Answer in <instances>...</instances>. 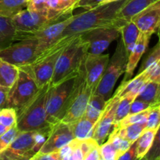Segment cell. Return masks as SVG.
Wrapping results in <instances>:
<instances>
[{"label":"cell","instance_id":"15","mask_svg":"<svg viewBox=\"0 0 160 160\" xmlns=\"http://www.w3.org/2000/svg\"><path fill=\"white\" fill-rule=\"evenodd\" d=\"M119 99L120 98L117 97L112 96L107 100L102 113L95 123L92 138H93L99 146L107 140L109 134L113 130L114 119Z\"/></svg>","mask_w":160,"mask_h":160},{"label":"cell","instance_id":"32","mask_svg":"<svg viewBox=\"0 0 160 160\" xmlns=\"http://www.w3.org/2000/svg\"><path fill=\"white\" fill-rule=\"evenodd\" d=\"M107 141H109L113 145L114 148L118 151L120 155H122L123 152H125L132 145V143L122 138L118 134L117 128H113L112 132L109 134Z\"/></svg>","mask_w":160,"mask_h":160},{"label":"cell","instance_id":"44","mask_svg":"<svg viewBox=\"0 0 160 160\" xmlns=\"http://www.w3.org/2000/svg\"><path fill=\"white\" fill-rule=\"evenodd\" d=\"M34 157H35V160H62V155L59 150L53 152L45 153V154L36 153Z\"/></svg>","mask_w":160,"mask_h":160},{"label":"cell","instance_id":"48","mask_svg":"<svg viewBox=\"0 0 160 160\" xmlns=\"http://www.w3.org/2000/svg\"><path fill=\"white\" fill-rule=\"evenodd\" d=\"M36 153L34 152H29L26 153L25 155L22 156L21 157H19L18 159H15V160H35V156Z\"/></svg>","mask_w":160,"mask_h":160},{"label":"cell","instance_id":"22","mask_svg":"<svg viewBox=\"0 0 160 160\" xmlns=\"http://www.w3.org/2000/svg\"><path fill=\"white\" fill-rule=\"evenodd\" d=\"M71 125L74 139L81 141L92 138L95 124L84 116L79 120L71 123Z\"/></svg>","mask_w":160,"mask_h":160},{"label":"cell","instance_id":"29","mask_svg":"<svg viewBox=\"0 0 160 160\" xmlns=\"http://www.w3.org/2000/svg\"><path fill=\"white\" fill-rule=\"evenodd\" d=\"M28 0H0V15L11 19L26 9Z\"/></svg>","mask_w":160,"mask_h":160},{"label":"cell","instance_id":"8","mask_svg":"<svg viewBox=\"0 0 160 160\" xmlns=\"http://www.w3.org/2000/svg\"><path fill=\"white\" fill-rule=\"evenodd\" d=\"M40 90L30 72L25 67H19L17 81L9 89L6 107L13 108L16 111L28 104Z\"/></svg>","mask_w":160,"mask_h":160},{"label":"cell","instance_id":"17","mask_svg":"<svg viewBox=\"0 0 160 160\" xmlns=\"http://www.w3.org/2000/svg\"><path fill=\"white\" fill-rule=\"evenodd\" d=\"M131 20L140 32L150 34L158 33L160 23V0L136 14Z\"/></svg>","mask_w":160,"mask_h":160},{"label":"cell","instance_id":"21","mask_svg":"<svg viewBox=\"0 0 160 160\" xmlns=\"http://www.w3.org/2000/svg\"><path fill=\"white\" fill-rule=\"evenodd\" d=\"M147 81H148V78H147L146 71L143 70L142 72H139L138 74L133 79H129L126 81H122L120 85L119 86V88L114 93L113 96L120 98L131 91H134L135 89H142L144 84Z\"/></svg>","mask_w":160,"mask_h":160},{"label":"cell","instance_id":"20","mask_svg":"<svg viewBox=\"0 0 160 160\" xmlns=\"http://www.w3.org/2000/svg\"><path fill=\"white\" fill-rule=\"evenodd\" d=\"M106 102L102 95L93 93L89 98L84 116L95 124L106 107Z\"/></svg>","mask_w":160,"mask_h":160},{"label":"cell","instance_id":"6","mask_svg":"<svg viewBox=\"0 0 160 160\" xmlns=\"http://www.w3.org/2000/svg\"><path fill=\"white\" fill-rule=\"evenodd\" d=\"M127 62L128 55L126 54L123 41L120 37L115 52L111 59H109L107 67L95 93L102 95L106 101L109 100L111 98V95L117 81L125 72Z\"/></svg>","mask_w":160,"mask_h":160},{"label":"cell","instance_id":"7","mask_svg":"<svg viewBox=\"0 0 160 160\" xmlns=\"http://www.w3.org/2000/svg\"><path fill=\"white\" fill-rule=\"evenodd\" d=\"M92 91L88 87L84 78V61L79 69L75 80L73 92L67 104L65 113L60 121L73 123L84 116Z\"/></svg>","mask_w":160,"mask_h":160},{"label":"cell","instance_id":"25","mask_svg":"<svg viewBox=\"0 0 160 160\" xmlns=\"http://www.w3.org/2000/svg\"><path fill=\"white\" fill-rule=\"evenodd\" d=\"M16 32L11 19L0 15V50L15 42Z\"/></svg>","mask_w":160,"mask_h":160},{"label":"cell","instance_id":"2","mask_svg":"<svg viewBox=\"0 0 160 160\" xmlns=\"http://www.w3.org/2000/svg\"><path fill=\"white\" fill-rule=\"evenodd\" d=\"M77 35L60 38L43 50L32 63L23 66L30 72L39 88L50 84L59 56Z\"/></svg>","mask_w":160,"mask_h":160},{"label":"cell","instance_id":"3","mask_svg":"<svg viewBox=\"0 0 160 160\" xmlns=\"http://www.w3.org/2000/svg\"><path fill=\"white\" fill-rule=\"evenodd\" d=\"M49 84L40 88L35 96L23 107L16 111L17 127L20 132L37 131L51 127L47 120L46 98Z\"/></svg>","mask_w":160,"mask_h":160},{"label":"cell","instance_id":"10","mask_svg":"<svg viewBox=\"0 0 160 160\" xmlns=\"http://www.w3.org/2000/svg\"><path fill=\"white\" fill-rule=\"evenodd\" d=\"M17 42L0 50V59L18 67L32 63L40 54L37 39L26 38Z\"/></svg>","mask_w":160,"mask_h":160},{"label":"cell","instance_id":"24","mask_svg":"<svg viewBox=\"0 0 160 160\" xmlns=\"http://www.w3.org/2000/svg\"><path fill=\"white\" fill-rule=\"evenodd\" d=\"M19 67L0 59V86L10 89L17 81Z\"/></svg>","mask_w":160,"mask_h":160},{"label":"cell","instance_id":"26","mask_svg":"<svg viewBox=\"0 0 160 160\" xmlns=\"http://www.w3.org/2000/svg\"><path fill=\"white\" fill-rule=\"evenodd\" d=\"M159 85L160 83L147 81L136 98L152 106L159 105Z\"/></svg>","mask_w":160,"mask_h":160},{"label":"cell","instance_id":"39","mask_svg":"<svg viewBox=\"0 0 160 160\" xmlns=\"http://www.w3.org/2000/svg\"><path fill=\"white\" fill-rule=\"evenodd\" d=\"M145 157L148 160H159V132L156 134L152 145L148 150Z\"/></svg>","mask_w":160,"mask_h":160},{"label":"cell","instance_id":"37","mask_svg":"<svg viewBox=\"0 0 160 160\" xmlns=\"http://www.w3.org/2000/svg\"><path fill=\"white\" fill-rule=\"evenodd\" d=\"M19 132L20 131L16 125L13 128H11L9 131L0 136V154L3 152L8 148V146L12 143V142L17 137Z\"/></svg>","mask_w":160,"mask_h":160},{"label":"cell","instance_id":"42","mask_svg":"<svg viewBox=\"0 0 160 160\" xmlns=\"http://www.w3.org/2000/svg\"><path fill=\"white\" fill-rule=\"evenodd\" d=\"M103 1L104 0H79L75 5L74 9L83 8V9H85L86 10H88V9H93V8L99 6Z\"/></svg>","mask_w":160,"mask_h":160},{"label":"cell","instance_id":"14","mask_svg":"<svg viewBox=\"0 0 160 160\" xmlns=\"http://www.w3.org/2000/svg\"><path fill=\"white\" fill-rule=\"evenodd\" d=\"M109 56L108 54L87 53L84 59V78L88 87L95 93L108 65Z\"/></svg>","mask_w":160,"mask_h":160},{"label":"cell","instance_id":"31","mask_svg":"<svg viewBox=\"0 0 160 160\" xmlns=\"http://www.w3.org/2000/svg\"><path fill=\"white\" fill-rule=\"evenodd\" d=\"M153 106L150 107L149 109H146L145 111H142L141 112H138V113H133V114H128L122 120H120L117 125L114 126V128H123L124 127L128 126V125L134 124V123H141V122L145 121L147 120L148 113H149L150 110Z\"/></svg>","mask_w":160,"mask_h":160},{"label":"cell","instance_id":"28","mask_svg":"<svg viewBox=\"0 0 160 160\" xmlns=\"http://www.w3.org/2000/svg\"><path fill=\"white\" fill-rule=\"evenodd\" d=\"M142 89H135L131 91L129 93L126 94L123 97L119 99L118 104H117V110L115 113V119H114V126L117 125L120 120H123L128 113H129L130 107L132 102L137 98L139 92Z\"/></svg>","mask_w":160,"mask_h":160},{"label":"cell","instance_id":"5","mask_svg":"<svg viewBox=\"0 0 160 160\" xmlns=\"http://www.w3.org/2000/svg\"><path fill=\"white\" fill-rule=\"evenodd\" d=\"M78 71L79 70L57 84L49 85L45 107L47 120L51 126L60 121L64 116Z\"/></svg>","mask_w":160,"mask_h":160},{"label":"cell","instance_id":"23","mask_svg":"<svg viewBox=\"0 0 160 160\" xmlns=\"http://www.w3.org/2000/svg\"><path fill=\"white\" fill-rule=\"evenodd\" d=\"M140 31L131 20L127 22L120 28V36L123 41L125 52L128 56L135 45Z\"/></svg>","mask_w":160,"mask_h":160},{"label":"cell","instance_id":"34","mask_svg":"<svg viewBox=\"0 0 160 160\" xmlns=\"http://www.w3.org/2000/svg\"><path fill=\"white\" fill-rule=\"evenodd\" d=\"M120 156L118 151L109 141L106 140L99 146V160H117Z\"/></svg>","mask_w":160,"mask_h":160},{"label":"cell","instance_id":"36","mask_svg":"<svg viewBox=\"0 0 160 160\" xmlns=\"http://www.w3.org/2000/svg\"><path fill=\"white\" fill-rule=\"evenodd\" d=\"M160 123V105L153 106L146 120V129H157Z\"/></svg>","mask_w":160,"mask_h":160},{"label":"cell","instance_id":"19","mask_svg":"<svg viewBox=\"0 0 160 160\" xmlns=\"http://www.w3.org/2000/svg\"><path fill=\"white\" fill-rule=\"evenodd\" d=\"M158 0H126L120 7L117 17L129 21L134 16Z\"/></svg>","mask_w":160,"mask_h":160},{"label":"cell","instance_id":"35","mask_svg":"<svg viewBox=\"0 0 160 160\" xmlns=\"http://www.w3.org/2000/svg\"><path fill=\"white\" fill-rule=\"evenodd\" d=\"M158 62H160V47L159 42L156 44V46L153 47L152 51L148 53V56L145 58L139 72H142L143 70H146L148 67Z\"/></svg>","mask_w":160,"mask_h":160},{"label":"cell","instance_id":"41","mask_svg":"<svg viewBox=\"0 0 160 160\" xmlns=\"http://www.w3.org/2000/svg\"><path fill=\"white\" fill-rule=\"evenodd\" d=\"M160 105V104H159ZM157 106V105H156ZM154 106H152V105L148 104V103L142 101V100H139L135 98L134 101L132 102L131 105V107H130L129 113L128 114H133V113H138V112H141L142 111H145L146 109H149L150 107Z\"/></svg>","mask_w":160,"mask_h":160},{"label":"cell","instance_id":"38","mask_svg":"<svg viewBox=\"0 0 160 160\" xmlns=\"http://www.w3.org/2000/svg\"><path fill=\"white\" fill-rule=\"evenodd\" d=\"M26 9L48 17V0H28Z\"/></svg>","mask_w":160,"mask_h":160},{"label":"cell","instance_id":"45","mask_svg":"<svg viewBox=\"0 0 160 160\" xmlns=\"http://www.w3.org/2000/svg\"><path fill=\"white\" fill-rule=\"evenodd\" d=\"M79 0H60L61 6L64 13L69 12H73L75 5Z\"/></svg>","mask_w":160,"mask_h":160},{"label":"cell","instance_id":"43","mask_svg":"<svg viewBox=\"0 0 160 160\" xmlns=\"http://www.w3.org/2000/svg\"><path fill=\"white\" fill-rule=\"evenodd\" d=\"M117 160H138L136 151V142H134L125 152L120 155Z\"/></svg>","mask_w":160,"mask_h":160},{"label":"cell","instance_id":"46","mask_svg":"<svg viewBox=\"0 0 160 160\" xmlns=\"http://www.w3.org/2000/svg\"><path fill=\"white\" fill-rule=\"evenodd\" d=\"M9 92V88L0 86V110L3 108H6Z\"/></svg>","mask_w":160,"mask_h":160},{"label":"cell","instance_id":"18","mask_svg":"<svg viewBox=\"0 0 160 160\" xmlns=\"http://www.w3.org/2000/svg\"><path fill=\"white\" fill-rule=\"evenodd\" d=\"M151 36L152 34H150L140 32L135 45L133 47L129 56H128V62L125 69V76L123 81L131 79V77L133 76L134 70L137 67L141 58L148 48Z\"/></svg>","mask_w":160,"mask_h":160},{"label":"cell","instance_id":"51","mask_svg":"<svg viewBox=\"0 0 160 160\" xmlns=\"http://www.w3.org/2000/svg\"><path fill=\"white\" fill-rule=\"evenodd\" d=\"M0 160H3V159L2 157H0Z\"/></svg>","mask_w":160,"mask_h":160},{"label":"cell","instance_id":"16","mask_svg":"<svg viewBox=\"0 0 160 160\" xmlns=\"http://www.w3.org/2000/svg\"><path fill=\"white\" fill-rule=\"evenodd\" d=\"M56 19H49L45 14L24 9L13 16L11 22L17 32H32L40 30Z\"/></svg>","mask_w":160,"mask_h":160},{"label":"cell","instance_id":"30","mask_svg":"<svg viewBox=\"0 0 160 160\" xmlns=\"http://www.w3.org/2000/svg\"><path fill=\"white\" fill-rule=\"evenodd\" d=\"M145 129H146V120L141 123L128 125L123 128H117L118 134L132 144L138 140V138L140 137Z\"/></svg>","mask_w":160,"mask_h":160},{"label":"cell","instance_id":"9","mask_svg":"<svg viewBox=\"0 0 160 160\" xmlns=\"http://www.w3.org/2000/svg\"><path fill=\"white\" fill-rule=\"evenodd\" d=\"M73 12H67L56 19L49 24L32 32H16L15 42L26 38L37 39L38 42L39 52L58 41L66 27L73 18Z\"/></svg>","mask_w":160,"mask_h":160},{"label":"cell","instance_id":"11","mask_svg":"<svg viewBox=\"0 0 160 160\" xmlns=\"http://www.w3.org/2000/svg\"><path fill=\"white\" fill-rule=\"evenodd\" d=\"M88 42V53L102 54L113 41L120 36V29L117 28H102L92 30L82 34Z\"/></svg>","mask_w":160,"mask_h":160},{"label":"cell","instance_id":"27","mask_svg":"<svg viewBox=\"0 0 160 160\" xmlns=\"http://www.w3.org/2000/svg\"><path fill=\"white\" fill-rule=\"evenodd\" d=\"M159 131V128L157 129H145L142 132L140 137L136 141V151H137L138 159L143 158L150 148L152 145L156 134Z\"/></svg>","mask_w":160,"mask_h":160},{"label":"cell","instance_id":"40","mask_svg":"<svg viewBox=\"0 0 160 160\" xmlns=\"http://www.w3.org/2000/svg\"><path fill=\"white\" fill-rule=\"evenodd\" d=\"M145 70L147 73L148 81L160 83V62L153 64Z\"/></svg>","mask_w":160,"mask_h":160},{"label":"cell","instance_id":"4","mask_svg":"<svg viewBox=\"0 0 160 160\" xmlns=\"http://www.w3.org/2000/svg\"><path fill=\"white\" fill-rule=\"evenodd\" d=\"M88 45L82 34H78L59 56L50 84L53 85L78 71L88 53Z\"/></svg>","mask_w":160,"mask_h":160},{"label":"cell","instance_id":"13","mask_svg":"<svg viewBox=\"0 0 160 160\" xmlns=\"http://www.w3.org/2000/svg\"><path fill=\"white\" fill-rule=\"evenodd\" d=\"M73 139L71 123L59 121L52 126L48 138L37 153L45 154L59 151Z\"/></svg>","mask_w":160,"mask_h":160},{"label":"cell","instance_id":"1","mask_svg":"<svg viewBox=\"0 0 160 160\" xmlns=\"http://www.w3.org/2000/svg\"><path fill=\"white\" fill-rule=\"evenodd\" d=\"M125 1L126 0H120L99 5L93 9L73 15L60 38L81 34L97 28H117L120 29L128 22L117 17V13Z\"/></svg>","mask_w":160,"mask_h":160},{"label":"cell","instance_id":"47","mask_svg":"<svg viewBox=\"0 0 160 160\" xmlns=\"http://www.w3.org/2000/svg\"><path fill=\"white\" fill-rule=\"evenodd\" d=\"M83 160H99V145H95Z\"/></svg>","mask_w":160,"mask_h":160},{"label":"cell","instance_id":"49","mask_svg":"<svg viewBox=\"0 0 160 160\" xmlns=\"http://www.w3.org/2000/svg\"><path fill=\"white\" fill-rule=\"evenodd\" d=\"M120 1V0H104L101 3L100 5H103V4H107V3H110V2H117Z\"/></svg>","mask_w":160,"mask_h":160},{"label":"cell","instance_id":"50","mask_svg":"<svg viewBox=\"0 0 160 160\" xmlns=\"http://www.w3.org/2000/svg\"><path fill=\"white\" fill-rule=\"evenodd\" d=\"M138 160H148V159H146V158H145V156H144V157H143V158H142V159H139Z\"/></svg>","mask_w":160,"mask_h":160},{"label":"cell","instance_id":"33","mask_svg":"<svg viewBox=\"0 0 160 160\" xmlns=\"http://www.w3.org/2000/svg\"><path fill=\"white\" fill-rule=\"evenodd\" d=\"M17 112L13 108L6 107L0 110V124L10 130L17 125Z\"/></svg>","mask_w":160,"mask_h":160},{"label":"cell","instance_id":"12","mask_svg":"<svg viewBox=\"0 0 160 160\" xmlns=\"http://www.w3.org/2000/svg\"><path fill=\"white\" fill-rule=\"evenodd\" d=\"M38 133V131H20L12 143L0 154V157L3 160H15L29 152L37 153L39 150L37 147Z\"/></svg>","mask_w":160,"mask_h":160}]
</instances>
